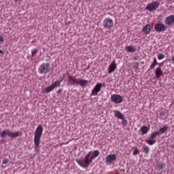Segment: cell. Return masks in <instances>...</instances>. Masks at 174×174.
I'll return each instance as SVG.
<instances>
[{"mask_svg": "<svg viewBox=\"0 0 174 174\" xmlns=\"http://www.w3.org/2000/svg\"><path fill=\"white\" fill-rule=\"evenodd\" d=\"M140 151L137 147L135 148L133 150L132 152V155L134 156H136L140 154Z\"/></svg>", "mask_w": 174, "mask_h": 174, "instance_id": "484cf974", "label": "cell"}, {"mask_svg": "<svg viewBox=\"0 0 174 174\" xmlns=\"http://www.w3.org/2000/svg\"><path fill=\"white\" fill-rule=\"evenodd\" d=\"M142 152L145 155H148L150 151V148L149 146L145 145L142 148L141 150Z\"/></svg>", "mask_w": 174, "mask_h": 174, "instance_id": "7402d4cb", "label": "cell"}, {"mask_svg": "<svg viewBox=\"0 0 174 174\" xmlns=\"http://www.w3.org/2000/svg\"><path fill=\"white\" fill-rule=\"evenodd\" d=\"M100 152L96 149L90 151L84 156L75 160V162L81 167L87 169L92 163L93 160L99 156Z\"/></svg>", "mask_w": 174, "mask_h": 174, "instance_id": "6da1fadb", "label": "cell"}, {"mask_svg": "<svg viewBox=\"0 0 174 174\" xmlns=\"http://www.w3.org/2000/svg\"><path fill=\"white\" fill-rule=\"evenodd\" d=\"M166 167V164L163 161H160L157 162L155 165V168L158 171H163Z\"/></svg>", "mask_w": 174, "mask_h": 174, "instance_id": "2e32d148", "label": "cell"}, {"mask_svg": "<svg viewBox=\"0 0 174 174\" xmlns=\"http://www.w3.org/2000/svg\"><path fill=\"white\" fill-rule=\"evenodd\" d=\"M174 16L173 14L169 15L165 17L164 22L165 25L167 27H172L174 26Z\"/></svg>", "mask_w": 174, "mask_h": 174, "instance_id": "4fadbf2b", "label": "cell"}, {"mask_svg": "<svg viewBox=\"0 0 174 174\" xmlns=\"http://www.w3.org/2000/svg\"><path fill=\"white\" fill-rule=\"evenodd\" d=\"M88 81L84 79H79L72 76H69L68 79V83L70 85H80L82 87H84L88 83Z\"/></svg>", "mask_w": 174, "mask_h": 174, "instance_id": "3957f363", "label": "cell"}, {"mask_svg": "<svg viewBox=\"0 0 174 174\" xmlns=\"http://www.w3.org/2000/svg\"><path fill=\"white\" fill-rule=\"evenodd\" d=\"M155 74L156 77L157 79H159L162 76L163 74V71H162L161 68L159 67H157L156 68L155 70Z\"/></svg>", "mask_w": 174, "mask_h": 174, "instance_id": "44dd1931", "label": "cell"}, {"mask_svg": "<svg viewBox=\"0 0 174 174\" xmlns=\"http://www.w3.org/2000/svg\"><path fill=\"white\" fill-rule=\"evenodd\" d=\"M156 140H152L148 138L147 140H145V142L148 144L149 145H155L156 142Z\"/></svg>", "mask_w": 174, "mask_h": 174, "instance_id": "cb8c5ba5", "label": "cell"}, {"mask_svg": "<svg viewBox=\"0 0 174 174\" xmlns=\"http://www.w3.org/2000/svg\"><path fill=\"white\" fill-rule=\"evenodd\" d=\"M117 64L116 63V61L115 60H114L108 66V68H107L108 73L109 74H111L114 72L117 68Z\"/></svg>", "mask_w": 174, "mask_h": 174, "instance_id": "e0dca14e", "label": "cell"}, {"mask_svg": "<svg viewBox=\"0 0 174 174\" xmlns=\"http://www.w3.org/2000/svg\"><path fill=\"white\" fill-rule=\"evenodd\" d=\"M160 5V2L159 1H153L149 3L146 5L145 10L150 12H153L156 11L159 7Z\"/></svg>", "mask_w": 174, "mask_h": 174, "instance_id": "8992f818", "label": "cell"}, {"mask_svg": "<svg viewBox=\"0 0 174 174\" xmlns=\"http://www.w3.org/2000/svg\"><path fill=\"white\" fill-rule=\"evenodd\" d=\"M63 79L57 81L52 84L50 85L45 88L42 90V92L44 94H47L49 93L54 90L55 88L59 87L61 85V82Z\"/></svg>", "mask_w": 174, "mask_h": 174, "instance_id": "5b68a950", "label": "cell"}, {"mask_svg": "<svg viewBox=\"0 0 174 174\" xmlns=\"http://www.w3.org/2000/svg\"><path fill=\"white\" fill-rule=\"evenodd\" d=\"M174 56H173V57H172L171 58V61L172 62H174Z\"/></svg>", "mask_w": 174, "mask_h": 174, "instance_id": "f1b7e54d", "label": "cell"}, {"mask_svg": "<svg viewBox=\"0 0 174 174\" xmlns=\"http://www.w3.org/2000/svg\"><path fill=\"white\" fill-rule=\"evenodd\" d=\"M150 130L149 126L146 125L142 126L139 130V132L142 135H145Z\"/></svg>", "mask_w": 174, "mask_h": 174, "instance_id": "ac0fdd59", "label": "cell"}, {"mask_svg": "<svg viewBox=\"0 0 174 174\" xmlns=\"http://www.w3.org/2000/svg\"><path fill=\"white\" fill-rule=\"evenodd\" d=\"M169 126H168L165 125L160 128L158 130L155 131L151 134L149 139L152 140H156L157 136L160 135L164 134L169 129Z\"/></svg>", "mask_w": 174, "mask_h": 174, "instance_id": "277c9868", "label": "cell"}, {"mask_svg": "<svg viewBox=\"0 0 174 174\" xmlns=\"http://www.w3.org/2000/svg\"><path fill=\"white\" fill-rule=\"evenodd\" d=\"M8 162V160L7 159H5L4 160H3V164H6Z\"/></svg>", "mask_w": 174, "mask_h": 174, "instance_id": "83f0119b", "label": "cell"}, {"mask_svg": "<svg viewBox=\"0 0 174 174\" xmlns=\"http://www.w3.org/2000/svg\"><path fill=\"white\" fill-rule=\"evenodd\" d=\"M157 114L159 118L162 120H165L168 117L169 112L166 109H162L158 111Z\"/></svg>", "mask_w": 174, "mask_h": 174, "instance_id": "8fae6325", "label": "cell"}, {"mask_svg": "<svg viewBox=\"0 0 174 174\" xmlns=\"http://www.w3.org/2000/svg\"><path fill=\"white\" fill-rule=\"evenodd\" d=\"M4 41V37L1 35H0V43H2Z\"/></svg>", "mask_w": 174, "mask_h": 174, "instance_id": "4316f807", "label": "cell"}, {"mask_svg": "<svg viewBox=\"0 0 174 174\" xmlns=\"http://www.w3.org/2000/svg\"><path fill=\"white\" fill-rule=\"evenodd\" d=\"M43 127L41 125H39L36 128L34 136V142L35 148L37 153H39L40 141L43 132Z\"/></svg>", "mask_w": 174, "mask_h": 174, "instance_id": "7a4b0ae2", "label": "cell"}, {"mask_svg": "<svg viewBox=\"0 0 174 174\" xmlns=\"http://www.w3.org/2000/svg\"><path fill=\"white\" fill-rule=\"evenodd\" d=\"M154 29L157 32H163L167 30V27L162 23H157L155 24Z\"/></svg>", "mask_w": 174, "mask_h": 174, "instance_id": "7c38bea8", "label": "cell"}, {"mask_svg": "<svg viewBox=\"0 0 174 174\" xmlns=\"http://www.w3.org/2000/svg\"><path fill=\"white\" fill-rule=\"evenodd\" d=\"M50 66L48 63H43L39 67V72L40 74H45L49 72Z\"/></svg>", "mask_w": 174, "mask_h": 174, "instance_id": "30bf717a", "label": "cell"}, {"mask_svg": "<svg viewBox=\"0 0 174 174\" xmlns=\"http://www.w3.org/2000/svg\"><path fill=\"white\" fill-rule=\"evenodd\" d=\"M117 155L114 153H111L106 156L105 159V162L107 165L113 164L117 160Z\"/></svg>", "mask_w": 174, "mask_h": 174, "instance_id": "ba28073f", "label": "cell"}, {"mask_svg": "<svg viewBox=\"0 0 174 174\" xmlns=\"http://www.w3.org/2000/svg\"><path fill=\"white\" fill-rule=\"evenodd\" d=\"M103 27L107 29H110L113 26V19L110 17H106L103 20L102 22Z\"/></svg>", "mask_w": 174, "mask_h": 174, "instance_id": "9c48e42d", "label": "cell"}, {"mask_svg": "<svg viewBox=\"0 0 174 174\" xmlns=\"http://www.w3.org/2000/svg\"><path fill=\"white\" fill-rule=\"evenodd\" d=\"M151 30V26L150 24H147L143 27L142 31L145 34H148L150 33Z\"/></svg>", "mask_w": 174, "mask_h": 174, "instance_id": "ffe728a7", "label": "cell"}, {"mask_svg": "<svg viewBox=\"0 0 174 174\" xmlns=\"http://www.w3.org/2000/svg\"><path fill=\"white\" fill-rule=\"evenodd\" d=\"M166 58V55L164 54L160 53L158 54L157 56V58L158 60L159 61L162 60H164Z\"/></svg>", "mask_w": 174, "mask_h": 174, "instance_id": "d4e9b609", "label": "cell"}, {"mask_svg": "<svg viewBox=\"0 0 174 174\" xmlns=\"http://www.w3.org/2000/svg\"><path fill=\"white\" fill-rule=\"evenodd\" d=\"M124 48L126 51L130 53H134L137 50L136 48L134 46L131 45L126 46Z\"/></svg>", "mask_w": 174, "mask_h": 174, "instance_id": "d6986e66", "label": "cell"}, {"mask_svg": "<svg viewBox=\"0 0 174 174\" xmlns=\"http://www.w3.org/2000/svg\"><path fill=\"white\" fill-rule=\"evenodd\" d=\"M111 99L112 102L117 104L121 103L123 100V98L121 95L116 94L111 95Z\"/></svg>", "mask_w": 174, "mask_h": 174, "instance_id": "9a60e30c", "label": "cell"}, {"mask_svg": "<svg viewBox=\"0 0 174 174\" xmlns=\"http://www.w3.org/2000/svg\"><path fill=\"white\" fill-rule=\"evenodd\" d=\"M103 86V84L102 83H98L96 85L92 91L91 95L92 96H96L101 91Z\"/></svg>", "mask_w": 174, "mask_h": 174, "instance_id": "5bb4252c", "label": "cell"}, {"mask_svg": "<svg viewBox=\"0 0 174 174\" xmlns=\"http://www.w3.org/2000/svg\"><path fill=\"white\" fill-rule=\"evenodd\" d=\"M114 116L117 118L121 121V124L123 126H126L128 124V121L125 117L121 112L119 111L115 110L113 111Z\"/></svg>", "mask_w": 174, "mask_h": 174, "instance_id": "52a82bcc", "label": "cell"}, {"mask_svg": "<svg viewBox=\"0 0 174 174\" xmlns=\"http://www.w3.org/2000/svg\"><path fill=\"white\" fill-rule=\"evenodd\" d=\"M3 51L1 50H0V53H3Z\"/></svg>", "mask_w": 174, "mask_h": 174, "instance_id": "f546056e", "label": "cell"}, {"mask_svg": "<svg viewBox=\"0 0 174 174\" xmlns=\"http://www.w3.org/2000/svg\"><path fill=\"white\" fill-rule=\"evenodd\" d=\"M158 64V63L157 62V59H156V58L155 57L154 59H153V62L151 64V66H150V68H149V69L151 70L153 69Z\"/></svg>", "mask_w": 174, "mask_h": 174, "instance_id": "603a6c76", "label": "cell"}]
</instances>
